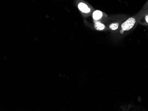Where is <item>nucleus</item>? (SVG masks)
Masks as SVG:
<instances>
[{"mask_svg": "<svg viewBox=\"0 0 148 111\" xmlns=\"http://www.w3.org/2000/svg\"><path fill=\"white\" fill-rule=\"evenodd\" d=\"M75 3L79 10L82 14L85 15L90 14L92 11V7L89 4L84 1L83 0H75Z\"/></svg>", "mask_w": 148, "mask_h": 111, "instance_id": "f257e3e1", "label": "nucleus"}, {"mask_svg": "<svg viewBox=\"0 0 148 111\" xmlns=\"http://www.w3.org/2000/svg\"><path fill=\"white\" fill-rule=\"evenodd\" d=\"M104 16L103 12L98 10L94 11L92 14V17L94 20L98 21L103 18Z\"/></svg>", "mask_w": 148, "mask_h": 111, "instance_id": "f03ea898", "label": "nucleus"}, {"mask_svg": "<svg viewBox=\"0 0 148 111\" xmlns=\"http://www.w3.org/2000/svg\"><path fill=\"white\" fill-rule=\"evenodd\" d=\"M139 23L144 25H148V8L140 19Z\"/></svg>", "mask_w": 148, "mask_h": 111, "instance_id": "7ed1b4c3", "label": "nucleus"}, {"mask_svg": "<svg viewBox=\"0 0 148 111\" xmlns=\"http://www.w3.org/2000/svg\"><path fill=\"white\" fill-rule=\"evenodd\" d=\"M94 27L95 28V29L98 31H103L106 29L105 25L102 22H99V21H96L95 23Z\"/></svg>", "mask_w": 148, "mask_h": 111, "instance_id": "20e7f679", "label": "nucleus"}, {"mask_svg": "<svg viewBox=\"0 0 148 111\" xmlns=\"http://www.w3.org/2000/svg\"><path fill=\"white\" fill-rule=\"evenodd\" d=\"M120 26L121 25H120L119 23V22H114L109 24L108 25V27L112 31H115L119 29Z\"/></svg>", "mask_w": 148, "mask_h": 111, "instance_id": "39448f33", "label": "nucleus"}]
</instances>
